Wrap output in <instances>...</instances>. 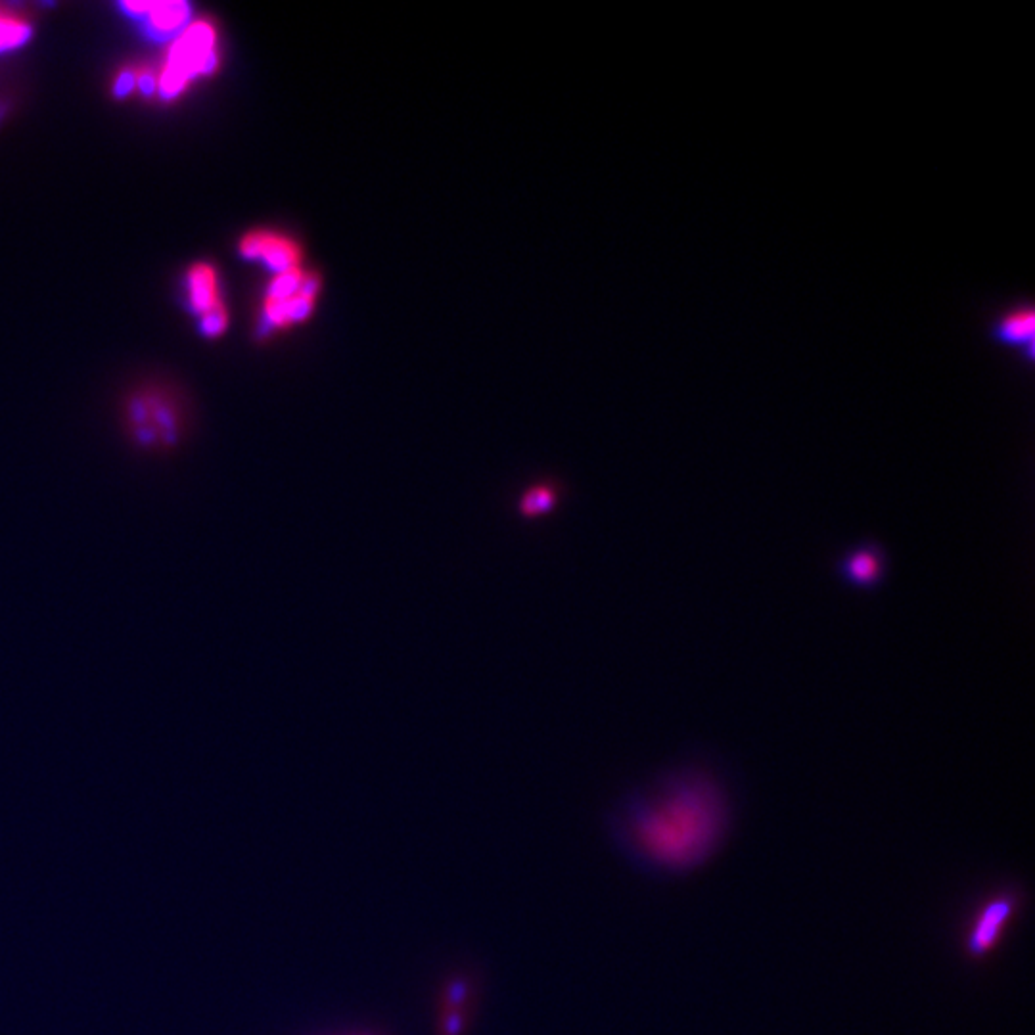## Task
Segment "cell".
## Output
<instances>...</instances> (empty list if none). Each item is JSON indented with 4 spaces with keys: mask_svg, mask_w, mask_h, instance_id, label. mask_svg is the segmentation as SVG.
I'll return each mask as SVG.
<instances>
[{
    "mask_svg": "<svg viewBox=\"0 0 1035 1035\" xmlns=\"http://www.w3.org/2000/svg\"><path fill=\"white\" fill-rule=\"evenodd\" d=\"M240 253L246 259L263 261L275 275L288 273L301 267V248L298 244L278 232L253 230L240 242Z\"/></svg>",
    "mask_w": 1035,
    "mask_h": 1035,
    "instance_id": "5",
    "label": "cell"
},
{
    "mask_svg": "<svg viewBox=\"0 0 1035 1035\" xmlns=\"http://www.w3.org/2000/svg\"><path fill=\"white\" fill-rule=\"evenodd\" d=\"M1035 317L1032 305H1016L1003 311L989 328V338L999 345H1005L1014 351L1026 355L1028 361L1034 359Z\"/></svg>",
    "mask_w": 1035,
    "mask_h": 1035,
    "instance_id": "7",
    "label": "cell"
},
{
    "mask_svg": "<svg viewBox=\"0 0 1035 1035\" xmlns=\"http://www.w3.org/2000/svg\"><path fill=\"white\" fill-rule=\"evenodd\" d=\"M725 823L719 786L700 773H679L627 809V832L644 855L683 869L704 859Z\"/></svg>",
    "mask_w": 1035,
    "mask_h": 1035,
    "instance_id": "1",
    "label": "cell"
},
{
    "mask_svg": "<svg viewBox=\"0 0 1035 1035\" xmlns=\"http://www.w3.org/2000/svg\"><path fill=\"white\" fill-rule=\"evenodd\" d=\"M188 296L192 309L204 317L209 311L223 307L219 296V278L211 265L196 263L188 273Z\"/></svg>",
    "mask_w": 1035,
    "mask_h": 1035,
    "instance_id": "9",
    "label": "cell"
},
{
    "mask_svg": "<svg viewBox=\"0 0 1035 1035\" xmlns=\"http://www.w3.org/2000/svg\"><path fill=\"white\" fill-rule=\"evenodd\" d=\"M123 422L129 441L146 453L179 447L186 430L181 401L158 388L135 391L125 403Z\"/></svg>",
    "mask_w": 1035,
    "mask_h": 1035,
    "instance_id": "2",
    "label": "cell"
},
{
    "mask_svg": "<svg viewBox=\"0 0 1035 1035\" xmlns=\"http://www.w3.org/2000/svg\"><path fill=\"white\" fill-rule=\"evenodd\" d=\"M1016 899L1012 896L993 897L976 915L966 938V949L972 957H984L1003 938V932L1014 915Z\"/></svg>",
    "mask_w": 1035,
    "mask_h": 1035,
    "instance_id": "6",
    "label": "cell"
},
{
    "mask_svg": "<svg viewBox=\"0 0 1035 1035\" xmlns=\"http://www.w3.org/2000/svg\"><path fill=\"white\" fill-rule=\"evenodd\" d=\"M137 77L138 73H135V71H125V73H121V75L117 77V81H115V94L123 96V94L133 91V89H135V85H137Z\"/></svg>",
    "mask_w": 1035,
    "mask_h": 1035,
    "instance_id": "12",
    "label": "cell"
},
{
    "mask_svg": "<svg viewBox=\"0 0 1035 1035\" xmlns=\"http://www.w3.org/2000/svg\"><path fill=\"white\" fill-rule=\"evenodd\" d=\"M217 66V33L213 25L196 22L186 27L177 43L169 50L165 68L161 69L158 91L163 98H175L184 91L190 79L207 75Z\"/></svg>",
    "mask_w": 1035,
    "mask_h": 1035,
    "instance_id": "3",
    "label": "cell"
},
{
    "mask_svg": "<svg viewBox=\"0 0 1035 1035\" xmlns=\"http://www.w3.org/2000/svg\"><path fill=\"white\" fill-rule=\"evenodd\" d=\"M31 35V27L20 16L0 10V52L22 46Z\"/></svg>",
    "mask_w": 1035,
    "mask_h": 1035,
    "instance_id": "11",
    "label": "cell"
},
{
    "mask_svg": "<svg viewBox=\"0 0 1035 1035\" xmlns=\"http://www.w3.org/2000/svg\"><path fill=\"white\" fill-rule=\"evenodd\" d=\"M842 572L853 585H874L884 574V552L873 545L859 547L848 554L842 564Z\"/></svg>",
    "mask_w": 1035,
    "mask_h": 1035,
    "instance_id": "10",
    "label": "cell"
},
{
    "mask_svg": "<svg viewBox=\"0 0 1035 1035\" xmlns=\"http://www.w3.org/2000/svg\"><path fill=\"white\" fill-rule=\"evenodd\" d=\"M319 296V278L301 267L273 276L265 301H263V324L269 330L286 328L290 324L303 322L315 309Z\"/></svg>",
    "mask_w": 1035,
    "mask_h": 1035,
    "instance_id": "4",
    "label": "cell"
},
{
    "mask_svg": "<svg viewBox=\"0 0 1035 1035\" xmlns=\"http://www.w3.org/2000/svg\"><path fill=\"white\" fill-rule=\"evenodd\" d=\"M123 8L133 16L146 18L148 29L158 35L179 31L190 14L186 2H127Z\"/></svg>",
    "mask_w": 1035,
    "mask_h": 1035,
    "instance_id": "8",
    "label": "cell"
}]
</instances>
